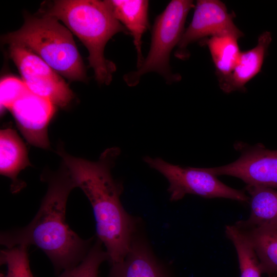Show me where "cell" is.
<instances>
[{
    "label": "cell",
    "instance_id": "cell-6",
    "mask_svg": "<svg viewBox=\"0 0 277 277\" xmlns=\"http://www.w3.org/2000/svg\"><path fill=\"white\" fill-rule=\"evenodd\" d=\"M143 160L150 168L166 179L171 201H177L186 194H192L209 199L222 197L249 202V197L244 191L226 185L204 168L184 167L169 163L159 157L146 156Z\"/></svg>",
    "mask_w": 277,
    "mask_h": 277
},
{
    "label": "cell",
    "instance_id": "cell-7",
    "mask_svg": "<svg viewBox=\"0 0 277 277\" xmlns=\"http://www.w3.org/2000/svg\"><path fill=\"white\" fill-rule=\"evenodd\" d=\"M10 56L30 92L61 107L73 98L72 90L60 74L31 50L11 44Z\"/></svg>",
    "mask_w": 277,
    "mask_h": 277
},
{
    "label": "cell",
    "instance_id": "cell-11",
    "mask_svg": "<svg viewBox=\"0 0 277 277\" xmlns=\"http://www.w3.org/2000/svg\"><path fill=\"white\" fill-rule=\"evenodd\" d=\"M271 41V33L265 31L259 36L254 47L241 51L232 70L226 75L217 76L219 87L223 92L230 93L246 91V84L260 72Z\"/></svg>",
    "mask_w": 277,
    "mask_h": 277
},
{
    "label": "cell",
    "instance_id": "cell-22",
    "mask_svg": "<svg viewBox=\"0 0 277 277\" xmlns=\"http://www.w3.org/2000/svg\"><path fill=\"white\" fill-rule=\"evenodd\" d=\"M270 277H277L276 274L269 275Z\"/></svg>",
    "mask_w": 277,
    "mask_h": 277
},
{
    "label": "cell",
    "instance_id": "cell-16",
    "mask_svg": "<svg viewBox=\"0 0 277 277\" xmlns=\"http://www.w3.org/2000/svg\"><path fill=\"white\" fill-rule=\"evenodd\" d=\"M237 227L253 247L262 273L277 274V225L251 228Z\"/></svg>",
    "mask_w": 277,
    "mask_h": 277
},
{
    "label": "cell",
    "instance_id": "cell-9",
    "mask_svg": "<svg viewBox=\"0 0 277 277\" xmlns=\"http://www.w3.org/2000/svg\"><path fill=\"white\" fill-rule=\"evenodd\" d=\"M234 14L229 13L225 4L219 0H199L192 19L185 29L175 56L186 60L189 56L188 46L196 41L215 36L231 35L240 38L244 34L234 24Z\"/></svg>",
    "mask_w": 277,
    "mask_h": 277
},
{
    "label": "cell",
    "instance_id": "cell-14",
    "mask_svg": "<svg viewBox=\"0 0 277 277\" xmlns=\"http://www.w3.org/2000/svg\"><path fill=\"white\" fill-rule=\"evenodd\" d=\"M31 166L26 147L16 132L12 128L0 132V173L12 181L11 190L19 191L25 185L17 179L21 171Z\"/></svg>",
    "mask_w": 277,
    "mask_h": 277
},
{
    "label": "cell",
    "instance_id": "cell-18",
    "mask_svg": "<svg viewBox=\"0 0 277 277\" xmlns=\"http://www.w3.org/2000/svg\"><path fill=\"white\" fill-rule=\"evenodd\" d=\"M225 231L236 251L241 277H261L256 253L245 233L235 224L226 226Z\"/></svg>",
    "mask_w": 277,
    "mask_h": 277
},
{
    "label": "cell",
    "instance_id": "cell-12",
    "mask_svg": "<svg viewBox=\"0 0 277 277\" xmlns=\"http://www.w3.org/2000/svg\"><path fill=\"white\" fill-rule=\"evenodd\" d=\"M109 277H171L144 240L136 235L124 260L112 265Z\"/></svg>",
    "mask_w": 277,
    "mask_h": 277
},
{
    "label": "cell",
    "instance_id": "cell-2",
    "mask_svg": "<svg viewBox=\"0 0 277 277\" xmlns=\"http://www.w3.org/2000/svg\"><path fill=\"white\" fill-rule=\"evenodd\" d=\"M48 187L41 206L31 222L22 228L3 231L0 242L6 248L35 245L49 258L56 270L78 265L91 246L73 231L65 220L68 196L76 187L67 167L45 179Z\"/></svg>",
    "mask_w": 277,
    "mask_h": 277
},
{
    "label": "cell",
    "instance_id": "cell-8",
    "mask_svg": "<svg viewBox=\"0 0 277 277\" xmlns=\"http://www.w3.org/2000/svg\"><path fill=\"white\" fill-rule=\"evenodd\" d=\"M235 148L241 155L234 162L222 166L204 168L216 176L229 175L247 185L277 188V150H269L262 144L250 146L238 142Z\"/></svg>",
    "mask_w": 277,
    "mask_h": 277
},
{
    "label": "cell",
    "instance_id": "cell-5",
    "mask_svg": "<svg viewBox=\"0 0 277 277\" xmlns=\"http://www.w3.org/2000/svg\"><path fill=\"white\" fill-rule=\"evenodd\" d=\"M193 6L192 1L173 0L156 16L152 26L151 45L147 57L138 68L123 76L128 86H135L142 76L152 72L162 76L167 84L181 80V75L172 71L170 56L180 41L185 30L186 17Z\"/></svg>",
    "mask_w": 277,
    "mask_h": 277
},
{
    "label": "cell",
    "instance_id": "cell-23",
    "mask_svg": "<svg viewBox=\"0 0 277 277\" xmlns=\"http://www.w3.org/2000/svg\"><path fill=\"white\" fill-rule=\"evenodd\" d=\"M269 277H270V276L269 275Z\"/></svg>",
    "mask_w": 277,
    "mask_h": 277
},
{
    "label": "cell",
    "instance_id": "cell-1",
    "mask_svg": "<svg viewBox=\"0 0 277 277\" xmlns=\"http://www.w3.org/2000/svg\"><path fill=\"white\" fill-rule=\"evenodd\" d=\"M76 187L92 207L97 239L106 248L111 265L122 262L135 236L136 222L124 208L120 197L123 184L114 180L111 169L121 153L117 147L104 150L96 161L75 157L58 149Z\"/></svg>",
    "mask_w": 277,
    "mask_h": 277
},
{
    "label": "cell",
    "instance_id": "cell-19",
    "mask_svg": "<svg viewBox=\"0 0 277 277\" xmlns=\"http://www.w3.org/2000/svg\"><path fill=\"white\" fill-rule=\"evenodd\" d=\"M102 245L97 239L78 265L64 270L58 277H97L100 265L108 260V254Z\"/></svg>",
    "mask_w": 277,
    "mask_h": 277
},
{
    "label": "cell",
    "instance_id": "cell-13",
    "mask_svg": "<svg viewBox=\"0 0 277 277\" xmlns=\"http://www.w3.org/2000/svg\"><path fill=\"white\" fill-rule=\"evenodd\" d=\"M115 18L132 35L137 53V69L144 58L142 51V37L149 28V2L146 0L105 1Z\"/></svg>",
    "mask_w": 277,
    "mask_h": 277
},
{
    "label": "cell",
    "instance_id": "cell-4",
    "mask_svg": "<svg viewBox=\"0 0 277 277\" xmlns=\"http://www.w3.org/2000/svg\"><path fill=\"white\" fill-rule=\"evenodd\" d=\"M5 43L22 46L37 55L60 75L84 81L86 70L71 32L56 18L27 16L18 30L3 37Z\"/></svg>",
    "mask_w": 277,
    "mask_h": 277
},
{
    "label": "cell",
    "instance_id": "cell-10",
    "mask_svg": "<svg viewBox=\"0 0 277 277\" xmlns=\"http://www.w3.org/2000/svg\"><path fill=\"white\" fill-rule=\"evenodd\" d=\"M9 111L29 143L43 149L50 147L48 127L56 112V106L29 91Z\"/></svg>",
    "mask_w": 277,
    "mask_h": 277
},
{
    "label": "cell",
    "instance_id": "cell-21",
    "mask_svg": "<svg viewBox=\"0 0 277 277\" xmlns=\"http://www.w3.org/2000/svg\"><path fill=\"white\" fill-rule=\"evenodd\" d=\"M29 90L22 80L14 76L3 77L0 83L1 113L9 110L13 105Z\"/></svg>",
    "mask_w": 277,
    "mask_h": 277
},
{
    "label": "cell",
    "instance_id": "cell-3",
    "mask_svg": "<svg viewBox=\"0 0 277 277\" xmlns=\"http://www.w3.org/2000/svg\"><path fill=\"white\" fill-rule=\"evenodd\" d=\"M45 15L61 21L87 48L88 61L100 84L109 85L116 70L115 65L106 58L105 46L115 34H128L115 18L105 1H54Z\"/></svg>",
    "mask_w": 277,
    "mask_h": 277
},
{
    "label": "cell",
    "instance_id": "cell-20",
    "mask_svg": "<svg viewBox=\"0 0 277 277\" xmlns=\"http://www.w3.org/2000/svg\"><path fill=\"white\" fill-rule=\"evenodd\" d=\"M28 246L19 245L1 250V264L7 268L1 277H33L30 265Z\"/></svg>",
    "mask_w": 277,
    "mask_h": 277
},
{
    "label": "cell",
    "instance_id": "cell-15",
    "mask_svg": "<svg viewBox=\"0 0 277 277\" xmlns=\"http://www.w3.org/2000/svg\"><path fill=\"white\" fill-rule=\"evenodd\" d=\"M250 195V214L246 220L235 225L244 228L277 225V191L273 188L247 185Z\"/></svg>",
    "mask_w": 277,
    "mask_h": 277
},
{
    "label": "cell",
    "instance_id": "cell-17",
    "mask_svg": "<svg viewBox=\"0 0 277 277\" xmlns=\"http://www.w3.org/2000/svg\"><path fill=\"white\" fill-rule=\"evenodd\" d=\"M239 37L225 35L215 36L202 40L207 46L216 69L217 76L229 74L237 64L241 51Z\"/></svg>",
    "mask_w": 277,
    "mask_h": 277
}]
</instances>
